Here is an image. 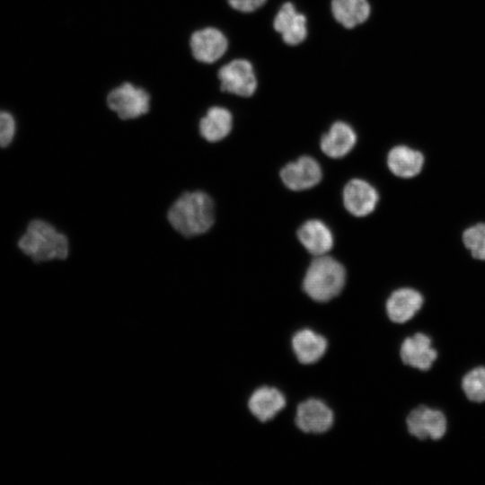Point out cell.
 Instances as JSON below:
<instances>
[{
    "instance_id": "1",
    "label": "cell",
    "mask_w": 485,
    "mask_h": 485,
    "mask_svg": "<svg viewBox=\"0 0 485 485\" xmlns=\"http://www.w3.org/2000/svg\"><path fill=\"white\" fill-rule=\"evenodd\" d=\"M166 220L181 237H198L207 233L215 224V202L204 190H186L171 203Z\"/></svg>"
},
{
    "instance_id": "2",
    "label": "cell",
    "mask_w": 485,
    "mask_h": 485,
    "mask_svg": "<svg viewBox=\"0 0 485 485\" xmlns=\"http://www.w3.org/2000/svg\"><path fill=\"white\" fill-rule=\"evenodd\" d=\"M22 252L35 262L66 260L69 254L67 236L42 219L30 222L18 242Z\"/></svg>"
},
{
    "instance_id": "8",
    "label": "cell",
    "mask_w": 485,
    "mask_h": 485,
    "mask_svg": "<svg viewBox=\"0 0 485 485\" xmlns=\"http://www.w3.org/2000/svg\"><path fill=\"white\" fill-rule=\"evenodd\" d=\"M280 179L291 190L300 191L317 185L322 177L319 163L309 155H303L287 163L280 171Z\"/></svg>"
},
{
    "instance_id": "19",
    "label": "cell",
    "mask_w": 485,
    "mask_h": 485,
    "mask_svg": "<svg viewBox=\"0 0 485 485\" xmlns=\"http://www.w3.org/2000/svg\"><path fill=\"white\" fill-rule=\"evenodd\" d=\"M291 343L297 360L305 365L320 360L328 347L327 340L310 329L295 332Z\"/></svg>"
},
{
    "instance_id": "12",
    "label": "cell",
    "mask_w": 485,
    "mask_h": 485,
    "mask_svg": "<svg viewBox=\"0 0 485 485\" xmlns=\"http://www.w3.org/2000/svg\"><path fill=\"white\" fill-rule=\"evenodd\" d=\"M273 28L290 46L302 43L307 37L306 17L291 2L284 3L278 9L273 20Z\"/></svg>"
},
{
    "instance_id": "3",
    "label": "cell",
    "mask_w": 485,
    "mask_h": 485,
    "mask_svg": "<svg viewBox=\"0 0 485 485\" xmlns=\"http://www.w3.org/2000/svg\"><path fill=\"white\" fill-rule=\"evenodd\" d=\"M346 282L343 265L331 256L315 257L310 263L303 280L304 293L316 302H328L336 297Z\"/></svg>"
},
{
    "instance_id": "9",
    "label": "cell",
    "mask_w": 485,
    "mask_h": 485,
    "mask_svg": "<svg viewBox=\"0 0 485 485\" xmlns=\"http://www.w3.org/2000/svg\"><path fill=\"white\" fill-rule=\"evenodd\" d=\"M406 423L410 434L420 440H438L445 436L447 428L444 413L424 405L411 410Z\"/></svg>"
},
{
    "instance_id": "24",
    "label": "cell",
    "mask_w": 485,
    "mask_h": 485,
    "mask_svg": "<svg viewBox=\"0 0 485 485\" xmlns=\"http://www.w3.org/2000/svg\"><path fill=\"white\" fill-rule=\"evenodd\" d=\"M228 5L240 13H251L260 8L267 0H226Z\"/></svg>"
},
{
    "instance_id": "22",
    "label": "cell",
    "mask_w": 485,
    "mask_h": 485,
    "mask_svg": "<svg viewBox=\"0 0 485 485\" xmlns=\"http://www.w3.org/2000/svg\"><path fill=\"white\" fill-rule=\"evenodd\" d=\"M462 387L470 401H485V367H476L468 372L463 378Z\"/></svg>"
},
{
    "instance_id": "21",
    "label": "cell",
    "mask_w": 485,
    "mask_h": 485,
    "mask_svg": "<svg viewBox=\"0 0 485 485\" xmlns=\"http://www.w3.org/2000/svg\"><path fill=\"white\" fill-rule=\"evenodd\" d=\"M461 240L473 260L485 262V221H477L466 226L461 234Z\"/></svg>"
},
{
    "instance_id": "16",
    "label": "cell",
    "mask_w": 485,
    "mask_h": 485,
    "mask_svg": "<svg viewBox=\"0 0 485 485\" xmlns=\"http://www.w3.org/2000/svg\"><path fill=\"white\" fill-rule=\"evenodd\" d=\"M297 237L306 251L315 257L327 254L334 243L331 229L318 219L305 221L297 230Z\"/></svg>"
},
{
    "instance_id": "4",
    "label": "cell",
    "mask_w": 485,
    "mask_h": 485,
    "mask_svg": "<svg viewBox=\"0 0 485 485\" xmlns=\"http://www.w3.org/2000/svg\"><path fill=\"white\" fill-rule=\"evenodd\" d=\"M149 91L130 81L111 87L105 95L107 109L121 121H131L146 116L152 109Z\"/></svg>"
},
{
    "instance_id": "15",
    "label": "cell",
    "mask_w": 485,
    "mask_h": 485,
    "mask_svg": "<svg viewBox=\"0 0 485 485\" xmlns=\"http://www.w3.org/2000/svg\"><path fill=\"white\" fill-rule=\"evenodd\" d=\"M431 343L430 338L423 333L406 338L400 350L402 362L419 370L430 369L437 357V352Z\"/></svg>"
},
{
    "instance_id": "10",
    "label": "cell",
    "mask_w": 485,
    "mask_h": 485,
    "mask_svg": "<svg viewBox=\"0 0 485 485\" xmlns=\"http://www.w3.org/2000/svg\"><path fill=\"white\" fill-rule=\"evenodd\" d=\"M295 421L303 432L320 434L332 427L334 415L322 401L308 399L297 406Z\"/></svg>"
},
{
    "instance_id": "14",
    "label": "cell",
    "mask_w": 485,
    "mask_h": 485,
    "mask_svg": "<svg viewBox=\"0 0 485 485\" xmlns=\"http://www.w3.org/2000/svg\"><path fill=\"white\" fill-rule=\"evenodd\" d=\"M424 297L413 287H400L389 295L385 309L389 319L396 323L410 320L422 307Z\"/></svg>"
},
{
    "instance_id": "17",
    "label": "cell",
    "mask_w": 485,
    "mask_h": 485,
    "mask_svg": "<svg viewBox=\"0 0 485 485\" xmlns=\"http://www.w3.org/2000/svg\"><path fill=\"white\" fill-rule=\"evenodd\" d=\"M357 134L353 128L344 122H334L328 132L322 135L320 146L322 151L331 158H341L347 155L355 146Z\"/></svg>"
},
{
    "instance_id": "6",
    "label": "cell",
    "mask_w": 485,
    "mask_h": 485,
    "mask_svg": "<svg viewBox=\"0 0 485 485\" xmlns=\"http://www.w3.org/2000/svg\"><path fill=\"white\" fill-rule=\"evenodd\" d=\"M216 77L220 91L239 97H251L257 90L258 81L252 64L244 58H234L223 65Z\"/></svg>"
},
{
    "instance_id": "20",
    "label": "cell",
    "mask_w": 485,
    "mask_h": 485,
    "mask_svg": "<svg viewBox=\"0 0 485 485\" xmlns=\"http://www.w3.org/2000/svg\"><path fill=\"white\" fill-rule=\"evenodd\" d=\"M331 11L340 25L353 29L369 18L371 7L368 0H331Z\"/></svg>"
},
{
    "instance_id": "23",
    "label": "cell",
    "mask_w": 485,
    "mask_h": 485,
    "mask_svg": "<svg viewBox=\"0 0 485 485\" xmlns=\"http://www.w3.org/2000/svg\"><path fill=\"white\" fill-rule=\"evenodd\" d=\"M16 123L13 115L0 110V147L8 146L13 139Z\"/></svg>"
},
{
    "instance_id": "5",
    "label": "cell",
    "mask_w": 485,
    "mask_h": 485,
    "mask_svg": "<svg viewBox=\"0 0 485 485\" xmlns=\"http://www.w3.org/2000/svg\"><path fill=\"white\" fill-rule=\"evenodd\" d=\"M187 43L192 59L203 65L217 62L225 56L229 47L226 35L215 26L193 30L189 35Z\"/></svg>"
},
{
    "instance_id": "13",
    "label": "cell",
    "mask_w": 485,
    "mask_h": 485,
    "mask_svg": "<svg viewBox=\"0 0 485 485\" xmlns=\"http://www.w3.org/2000/svg\"><path fill=\"white\" fill-rule=\"evenodd\" d=\"M234 116L224 106L213 105L207 108L198 122L199 136L207 143H218L232 132Z\"/></svg>"
},
{
    "instance_id": "11",
    "label": "cell",
    "mask_w": 485,
    "mask_h": 485,
    "mask_svg": "<svg viewBox=\"0 0 485 485\" xmlns=\"http://www.w3.org/2000/svg\"><path fill=\"white\" fill-rule=\"evenodd\" d=\"M379 195L376 189L362 179L350 180L343 189V204L351 215L362 217L376 207Z\"/></svg>"
},
{
    "instance_id": "18",
    "label": "cell",
    "mask_w": 485,
    "mask_h": 485,
    "mask_svg": "<svg viewBox=\"0 0 485 485\" xmlns=\"http://www.w3.org/2000/svg\"><path fill=\"white\" fill-rule=\"evenodd\" d=\"M286 406L284 394L275 387L262 386L251 395L248 407L260 422L273 419Z\"/></svg>"
},
{
    "instance_id": "7",
    "label": "cell",
    "mask_w": 485,
    "mask_h": 485,
    "mask_svg": "<svg viewBox=\"0 0 485 485\" xmlns=\"http://www.w3.org/2000/svg\"><path fill=\"white\" fill-rule=\"evenodd\" d=\"M426 154L408 145H397L387 153L386 164L392 175L402 180L419 177L426 165Z\"/></svg>"
}]
</instances>
